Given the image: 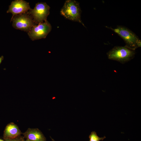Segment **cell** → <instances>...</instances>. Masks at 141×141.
<instances>
[{
	"label": "cell",
	"instance_id": "6da1fadb",
	"mask_svg": "<svg viewBox=\"0 0 141 141\" xmlns=\"http://www.w3.org/2000/svg\"><path fill=\"white\" fill-rule=\"evenodd\" d=\"M106 27L120 36L125 42V46L127 48L134 50L137 48L141 47V40L134 32L127 28L120 25L115 28L108 26Z\"/></svg>",
	"mask_w": 141,
	"mask_h": 141
},
{
	"label": "cell",
	"instance_id": "7a4b0ae2",
	"mask_svg": "<svg viewBox=\"0 0 141 141\" xmlns=\"http://www.w3.org/2000/svg\"><path fill=\"white\" fill-rule=\"evenodd\" d=\"M81 11L79 3L73 0H66L60 11L61 14L66 19L84 25L81 19Z\"/></svg>",
	"mask_w": 141,
	"mask_h": 141
},
{
	"label": "cell",
	"instance_id": "3957f363",
	"mask_svg": "<svg viewBox=\"0 0 141 141\" xmlns=\"http://www.w3.org/2000/svg\"><path fill=\"white\" fill-rule=\"evenodd\" d=\"M135 54L134 50L125 46H116L109 51L107 55L109 59L124 64L133 58Z\"/></svg>",
	"mask_w": 141,
	"mask_h": 141
},
{
	"label": "cell",
	"instance_id": "277c9868",
	"mask_svg": "<svg viewBox=\"0 0 141 141\" xmlns=\"http://www.w3.org/2000/svg\"><path fill=\"white\" fill-rule=\"evenodd\" d=\"M50 9V7L46 3H38L33 9H30L27 13L32 17L36 24H38L47 21Z\"/></svg>",
	"mask_w": 141,
	"mask_h": 141
},
{
	"label": "cell",
	"instance_id": "5b68a950",
	"mask_svg": "<svg viewBox=\"0 0 141 141\" xmlns=\"http://www.w3.org/2000/svg\"><path fill=\"white\" fill-rule=\"evenodd\" d=\"M11 20L14 28L26 32L36 25L32 17L27 13L15 15Z\"/></svg>",
	"mask_w": 141,
	"mask_h": 141
},
{
	"label": "cell",
	"instance_id": "8992f818",
	"mask_svg": "<svg viewBox=\"0 0 141 141\" xmlns=\"http://www.w3.org/2000/svg\"><path fill=\"white\" fill-rule=\"evenodd\" d=\"M51 28L50 24L47 21L32 27L28 32V35L32 40L45 38Z\"/></svg>",
	"mask_w": 141,
	"mask_h": 141
},
{
	"label": "cell",
	"instance_id": "52a82bcc",
	"mask_svg": "<svg viewBox=\"0 0 141 141\" xmlns=\"http://www.w3.org/2000/svg\"><path fill=\"white\" fill-rule=\"evenodd\" d=\"M30 9L28 3L22 0H15L11 2L7 13L12 14L11 20L15 15L27 13Z\"/></svg>",
	"mask_w": 141,
	"mask_h": 141
},
{
	"label": "cell",
	"instance_id": "ba28073f",
	"mask_svg": "<svg viewBox=\"0 0 141 141\" xmlns=\"http://www.w3.org/2000/svg\"><path fill=\"white\" fill-rule=\"evenodd\" d=\"M22 134L24 137L30 141H46L44 134L37 128H29Z\"/></svg>",
	"mask_w": 141,
	"mask_h": 141
},
{
	"label": "cell",
	"instance_id": "9c48e42d",
	"mask_svg": "<svg viewBox=\"0 0 141 141\" xmlns=\"http://www.w3.org/2000/svg\"><path fill=\"white\" fill-rule=\"evenodd\" d=\"M22 134L18 126L14 123L11 122L6 127L4 132L3 138L5 139L14 138L20 136Z\"/></svg>",
	"mask_w": 141,
	"mask_h": 141
},
{
	"label": "cell",
	"instance_id": "30bf717a",
	"mask_svg": "<svg viewBox=\"0 0 141 141\" xmlns=\"http://www.w3.org/2000/svg\"><path fill=\"white\" fill-rule=\"evenodd\" d=\"M90 140L89 141H100L103 140L106 138L105 136L103 137H99L97 135L95 131L91 132L89 137Z\"/></svg>",
	"mask_w": 141,
	"mask_h": 141
},
{
	"label": "cell",
	"instance_id": "8fae6325",
	"mask_svg": "<svg viewBox=\"0 0 141 141\" xmlns=\"http://www.w3.org/2000/svg\"><path fill=\"white\" fill-rule=\"evenodd\" d=\"M24 136H21L13 139H5V141H23L24 140Z\"/></svg>",
	"mask_w": 141,
	"mask_h": 141
},
{
	"label": "cell",
	"instance_id": "7c38bea8",
	"mask_svg": "<svg viewBox=\"0 0 141 141\" xmlns=\"http://www.w3.org/2000/svg\"><path fill=\"white\" fill-rule=\"evenodd\" d=\"M4 59V56H2L0 57V64L2 63V61Z\"/></svg>",
	"mask_w": 141,
	"mask_h": 141
},
{
	"label": "cell",
	"instance_id": "4fadbf2b",
	"mask_svg": "<svg viewBox=\"0 0 141 141\" xmlns=\"http://www.w3.org/2000/svg\"><path fill=\"white\" fill-rule=\"evenodd\" d=\"M50 137L52 141H55V140L52 138L50 136Z\"/></svg>",
	"mask_w": 141,
	"mask_h": 141
},
{
	"label": "cell",
	"instance_id": "5bb4252c",
	"mask_svg": "<svg viewBox=\"0 0 141 141\" xmlns=\"http://www.w3.org/2000/svg\"><path fill=\"white\" fill-rule=\"evenodd\" d=\"M23 141H30L28 139H26V140H24Z\"/></svg>",
	"mask_w": 141,
	"mask_h": 141
},
{
	"label": "cell",
	"instance_id": "9a60e30c",
	"mask_svg": "<svg viewBox=\"0 0 141 141\" xmlns=\"http://www.w3.org/2000/svg\"><path fill=\"white\" fill-rule=\"evenodd\" d=\"M0 141H4L1 139H0Z\"/></svg>",
	"mask_w": 141,
	"mask_h": 141
}]
</instances>
